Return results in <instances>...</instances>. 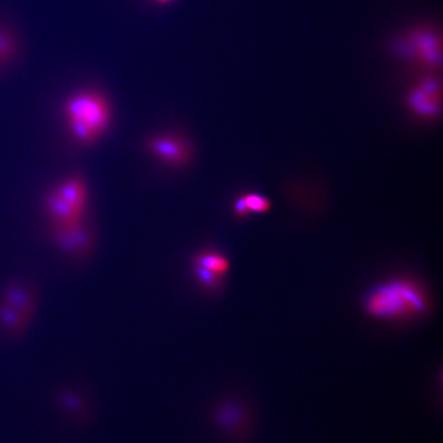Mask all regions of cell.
Here are the masks:
<instances>
[{
	"label": "cell",
	"mask_w": 443,
	"mask_h": 443,
	"mask_svg": "<svg viewBox=\"0 0 443 443\" xmlns=\"http://www.w3.org/2000/svg\"><path fill=\"white\" fill-rule=\"evenodd\" d=\"M403 42L402 49L408 51L410 57L430 66L442 63V42L434 32H414Z\"/></svg>",
	"instance_id": "obj_6"
},
{
	"label": "cell",
	"mask_w": 443,
	"mask_h": 443,
	"mask_svg": "<svg viewBox=\"0 0 443 443\" xmlns=\"http://www.w3.org/2000/svg\"><path fill=\"white\" fill-rule=\"evenodd\" d=\"M16 46L8 32L0 29V66L10 61L15 55Z\"/></svg>",
	"instance_id": "obj_15"
},
{
	"label": "cell",
	"mask_w": 443,
	"mask_h": 443,
	"mask_svg": "<svg viewBox=\"0 0 443 443\" xmlns=\"http://www.w3.org/2000/svg\"><path fill=\"white\" fill-rule=\"evenodd\" d=\"M44 213L48 216L51 225H68L82 221L85 216L72 209L53 189L49 190L42 200Z\"/></svg>",
	"instance_id": "obj_9"
},
{
	"label": "cell",
	"mask_w": 443,
	"mask_h": 443,
	"mask_svg": "<svg viewBox=\"0 0 443 443\" xmlns=\"http://www.w3.org/2000/svg\"><path fill=\"white\" fill-rule=\"evenodd\" d=\"M53 191L75 211L85 215L89 203V192L87 184L80 175H73L66 177L53 188Z\"/></svg>",
	"instance_id": "obj_8"
},
{
	"label": "cell",
	"mask_w": 443,
	"mask_h": 443,
	"mask_svg": "<svg viewBox=\"0 0 443 443\" xmlns=\"http://www.w3.org/2000/svg\"><path fill=\"white\" fill-rule=\"evenodd\" d=\"M214 419L224 431H236L243 419V412L233 402H224L214 410Z\"/></svg>",
	"instance_id": "obj_12"
},
{
	"label": "cell",
	"mask_w": 443,
	"mask_h": 443,
	"mask_svg": "<svg viewBox=\"0 0 443 443\" xmlns=\"http://www.w3.org/2000/svg\"><path fill=\"white\" fill-rule=\"evenodd\" d=\"M192 264L198 265L223 277L230 270V262L228 258L215 250H202V252H196L192 258Z\"/></svg>",
	"instance_id": "obj_11"
},
{
	"label": "cell",
	"mask_w": 443,
	"mask_h": 443,
	"mask_svg": "<svg viewBox=\"0 0 443 443\" xmlns=\"http://www.w3.org/2000/svg\"><path fill=\"white\" fill-rule=\"evenodd\" d=\"M49 236L62 254L73 260H85L96 245L95 232L85 220L73 224L51 225Z\"/></svg>",
	"instance_id": "obj_4"
},
{
	"label": "cell",
	"mask_w": 443,
	"mask_h": 443,
	"mask_svg": "<svg viewBox=\"0 0 443 443\" xmlns=\"http://www.w3.org/2000/svg\"><path fill=\"white\" fill-rule=\"evenodd\" d=\"M241 197H243V202H245L248 214H262L270 209V201L266 197L254 193L246 194V196Z\"/></svg>",
	"instance_id": "obj_14"
},
{
	"label": "cell",
	"mask_w": 443,
	"mask_h": 443,
	"mask_svg": "<svg viewBox=\"0 0 443 443\" xmlns=\"http://www.w3.org/2000/svg\"><path fill=\"white\" fill-rule=\"evenodd\" d=\"M440 83L435 79L421 81L410 96V105L417 113L424 116H433L440 109Z\"/></svg>",
	"instance_id": "obj_7"
},
{
	"label": "cell",
	"mask_w": 443,
	"mask_h": 443,
	"mask_svg": "<svg viewBox=\"0 0 443 443\" xmlns=\"http://www.w3.org/2000/svg\"><path fill=\"white\" fill-rule=\"evenodd\" d=\"M157 1L162 2V3H166V2L171 1V0H157Z\"/></svg>",
	"instance_id": "obj_16"
},
{
	"label": "cell",
	"mask_w": 443,
	"mask_h": 443,
	"mask_svg": "<svg viewBox=\"0 0 443 443\" xmlns=\"http://www.w3.org/2000/svg\"><path fill=\"white\" fill-rule=\"evenodd\" d=\"M363 305L372 318L401 320L425 313L428 302L417 284L408 280H394L372 288Z\"/></svg>",
	"instance_id": "obj_2"
},
{
	"label": "cell",
	"mask_w": 443,
	"mask_h": 443,
	"mask_svg": "<svg viewBox=\"0 0 443 443\" xmlns=\"http://www.w3.org/2000/svg\"><path fill=\"white\" fill-rule=\"evenodd\" d=\"M58 404L71 418L83 419L87 412V403L85 397L80 393L70 389H64L58 393Z\"/></svg>",
	"instance_id": "obj_10"
},
{
	"label": "cell",
	"mask_w": 443,
	"mask_h": 443,
	"mask_svg": "<svg viewBox=\"0 0 443 443\" xmlns=\"http://www.w3.org/2000/svg\"><path fill=\"white\" fill-rule=\"evenodd\" d=\"M36 307L37 295L30 284L24 281L8 284L0 297V329L10 337L24 333Z\"/></svg>",
	"instance_id": "obj_3"
},
{
	"label": "cell",
	"mask_w": 443,
	"mask_h": 443,
	"mask_svg": "<svg viewBox=\"0 0 443 443\" xmlns=\"http://www.w3.org/2000/svg\"><path fill=\"white\" fill-rule=\"evenodd\" d=\"M192 273H193L197 284L205 292L209 293V294H217L222 290L223 280H224L223 276L207 270L196 264H192Z\"/></svg>",
	"instance_id": "obj_13"
},
{
	"label": "cell",
	"mask_w": 443,
	"mask_h": 443,
	"mask_svg": "<svg viewBox=\"0 0 443 443\" xmlns=\"http://www.w3.org/2000/svg\"><path fill=\"white\" fill-rule=\"evenodd\" d=\"M62 112L70 136L81 146L98 142L112 121L110 102L95 89H83L68 97Z\"/></svg>",
	"instance_id": "obj_1"
},
{
	"label": "cell",
	"mask_w": 443,
	"mask_h": 443,
	"mask_svg": "<svg viewBox=\"0 0 443 443\" xmlns=\"http://www.w3.org/2000/svg\"><path fill=\"white\" fill-rule=\"evenodd\" d=\"M146 149L154 158L173 168L187 166L193 158L191 143L175 132H158L146 140Z\"/></svg>",
	"instance_id": "obj_5"
}]
</instances>
